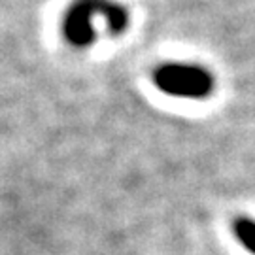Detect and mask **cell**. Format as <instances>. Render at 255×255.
Wrapping results in <instances>:
<instances>
[{"label":"cell","instance_id":"2","mask_svg":"<svg viewBox=\"0 0 255 255\" xmlns=\"http://www.w3.org/2000/svg\"><path fill=\"white\" fill-rule=\"evenodd\" d=\"M153 83L164 95L193 101L208 99L216 87L214 74L208 68L189 63L161 64L153 72Z\"/></svg>","mask_w":255,"mask_h":255},{"label":"cell","instance_id":"3","mask_svg":"<svg viewBox=\"0 0 255 255\" xmlns=\"http://www.w3.org/2000/svg\"><path fill=\"white\" fill-rule=\"evenodd\" d=\"M233 235L246 252L255 255V219L248 216L237 218L233 221Z\"/></svg>","mask_w":255,"mask_h":255},{"label":"cell","instance_id":"1","mask_svg":"<svg viewBox=\"0 0 255 255\" xmlns=\"http://www.w3.org/2000/svg\"><path fill=\"white\" fill-rule=\"evenodd\" d=\"M99 21L112 36H119L128 27V11L114 0H74L63 17L64 40L78 49L89 47L97 40Z\"/></svg>","mask_w":255,"mask_h":255}]
</instances>
